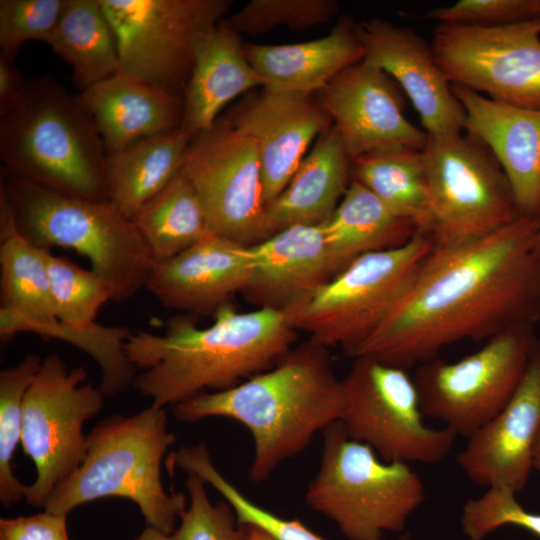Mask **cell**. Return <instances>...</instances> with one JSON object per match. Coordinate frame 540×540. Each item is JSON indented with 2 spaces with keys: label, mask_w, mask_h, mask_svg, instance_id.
Segmentation results:
<instances>
[{
  "label": "cell",
  "mask_w": 540,
  "mask_h": 540,
  "mask_svg": "<svg viewBox=\"0 0 540 540\" xmlns=\"http://www.w3.org/2000/svg\"><path fill=\"white\" fill-rule=\"evenodd\" d=\"M465 111L464 131L501 166L520 216L540 219V109L493 100L451 84Z\"/></svg>",
  "instance_id": "cell-20"
},
{
  "label": "cell",
  "mask_w": 540,
  "mask_h": 540,
  "mask_svg": "<svg viewBox=\"0 0 540 540\" xmlns=\"http://www.w3.org/2000/svg\"><path fill=\"white\" fill-rule=\"evenodd\" d=\"M248 251L252 273L242 294L257 308L292 310L333 278L321 225L288 227Z\"/></svg>",
  "instance_id": "cell-22"
},
{
  "label": "cell",
  "mask_w": 540,
  "mask_h": 540,
  "mask_svg": "<svg viewBox=\"0 0 540 540\" xmlns=\"http://www.w3.org/2000/svg\"><path fill=\"white\" fill-rule=\"evenodd\" d=\"M46 43L70 65L82 90L120 71L116 37L99 0H65Z\"/></svg>",
  "instance_id": "cell-31"
},
{
  "label": "cell",
  "mask_w": 540,
  "mask_h": 540,
  "mask_svg": "<svg viewBox=\"0 0 540 540\" xmlns=\"http://www.w3.org/2000/svg\"><path fill=\"white\" fill-rule=\"evenodd\" d=\"M540 219L520 216L485 237L434 247L378 329L349 357L409 369L459 341H487L540 320Z\"/></svg>",
  "instance_id": "cell-1"
},
{
  "label": "cell",
  "mask_w": 540,
  "mask_h": 540,
  "mask_svg": "<svg viewBox=\"0 0 540 540\" xmlns=\"http://www.w3.org/2000/svg\"><path fill=\"white\" fill-rule=\"evenodd\" d=\"M42 359L25 356L0 372V502L10 507L25 498L26 485L13 472V457L22 439L23 400Z\"/></svg>",
  "instance_id": "cell-34"
},
{
  "label": "cell",
  "mask_w": 540,
  "mask_h": 540,
  "mask_svg": "<svg viewBox=\"0 0 540 540\" xmlns=\"http://www.w3.org/2000/svg\"><path fill=\"white\" fill-rule=\"evenodd\" d=\"M224 117L258 152L265 206L289 183L312 141L332 126L315 94L249 92Z\"/></svg>",
  "instance_id": "cell-17"
},
{
  "label": "cell",
  "mask_w": 540,
  "mask_h": 540,
  "mask_svg": "<svg viewBox=\"0 0 540 540\" xmlns=\"http://www.w3.org/2000/svg\"><path fill=\"white\" fill-rule=\"evenodd\" d=\"M310 540H324V539L320 537L318 534H315ZM396 540H410V538L407 535H403Z\"/></svg>",
  "instance_id": "cell-46"
},
{
  "label": "cell",
  "mask_w": 540,
  "mask_h": 540,
  "mask_svg": "<svg viewBox=\"0 0 540 540\" xmlns=\"http://www.w3.org/2000/svg\"><path fill=\"white\" fill-rule=\"evenodd\" d=\"M321 229L333 277L360 257L401 247L418 233L355 180Z\"/></svg>",
  "instance_id": "cell-27"
},
{
  "label": "cell",
  "mask_w": 540,
  "mask_h": 540,
  "mask_svg": "<svg viewBox=\"0 0 540 540\" xmlns=\"http://www.w3.org/2000/svg\"><path fill=\"white\" fill-rule=\"evenodd\" d=\"M7 173L67 194L106 200L107 153L92 120L51 76L29 80L0 116Z\"/></svg>",
  "instance_id": "cell-5"
},
{
  "label": "cell",
  "mask_w": 540,
  "mask_h": 540,
  "mask_svg": "<svg viewBox=\"0 0 540 540\" xmlns=\"http://www.w3.org/2000/svg\"><path fill=\"white\" fill-rule=\"evenodd\" d=\"M401 91L387 73L362 60L315 95L353 161L392 146L423 150L427 134L404 116Z\"/></svg>",
  "instance_id": "cell-16"
},
{
  "label": "cell",
  "mask_w": 540,
  "mask_h": 540,
  "mask_svg": "<svg viewBox=\"0 0 540 540\" xmlns=\"http://www.w3.org/2000/svg\"><path fill=\"white\" fill-rule=\"evenodd\" d=\"M540 432V345L508 403L470 437L457 463L475 484L518 493L533 469Z\"/></svg>",
  "instance_id": "cell-19"
},
{
  "label": "cell",
  "mask_w": 540,
  "mask_h": 540,
  "mask_svg": "<svg viewBox=\"0 0 540 540\" xmlns=\"http://www.w3.org/2000/svg\"><path fill=\"white\" fill-rule=\"evenodd\" d=\"M75 100L92 120L107 155L170 132L183 118V98L120 71L83 89Z\"/></svg>",
  "instance_id": "cell-23"
},
{
  "label": "cell",
  "mask_w": 540,
  "mask_h": 540,
  "mask_svg": "<svg viewBox=\"0 0 540 540\" xmlns=\"http://www.w3.org/2000/svg\"><path fill=\"white\" fill-rule=\"evenodd\" d=\"M345 407L343 380L333 372L328 348L308 340L235 387L178 403L174 415L186 423L225 417L245 426L254 443L249 477L259 483L340 421Z\"/></svg>",
  "instance_id": "cell-3"
},
{
  "label": "cell",
  "mask_w": 540,
  "mask_h": 540,
  "mask_svg": "<svg viewBox=\"0 0 540 540\" xmlns=\"http://www.w3.org/2000/svg\"><path fill=\"white\" fill-rule=\"evenodd\" d=\"M84 366L68 369L58 354L42 359L23 400L21 445L36 470L25 501L44 508L54 490L82 463L86 421L102 409L104 394L87 382Z\"/></svg>",
  "instance_id": "cell-11"
},
{
  "label": "cell",
  "mask_w": 540,
  "mask_h": 540,
  "mask_svg": "<svg viewBox=\"0 0 540 540\" xmlns=\"http://www.w3.org/2000/svg\"><path fill=\"white\" fill-rule=\"evenodd\" d=\"M424 17L440 23L510 25L539 18L540 0H460Z\"/></svg>",
  "instance_id": "cell-40"
},
{
  "label": "cell",
  "mask_w": 540,
  "mask_h": 540,
  "mask_svg": "<svg viewBox=\"0 0 540 540\" xmlns=\"http://www.w3.org/2000/svg\"><path fill=\"white\" fill-rule=\"evenodd\" d=\"M263 86L247 58L240 34L224 19L206 31L197 44L180 127L194 138L213 126L229 102Z\"/></svg>",
  "instance_id": "cell-24"
},
{
  "label": "cell",
  "mask_w": 540,
  "mask_h": 540,
  "mask_svg": "<svg viewBox=\"0 0 540 540\" xmlns=\"http://www.w3.org/2000/svg\"><path fill=\"white\" fill-rule=\"evenodd\" d=\"M156 264L166 262L214 234L200 199L181 169L132 217Z\"/></svg>",
  "instance_id": "cell-32"
},
{
  "label": "cell",
  "mask_w": 540,
  "mask_h": 540,
  "mask_svg": "<svg viewBox=\"0 0 540 540\" xmlns=\"http://www.w3.org/2000/svg\"><path fill=\"white\" fill-rule=\"evenodd\" d=\"M1 190L19 231L33 244L75 250L123 302L145 287L156 265L132 219L112 202L56 191L7 173Z\"/></svg>",
  "instance_id": "cell-6"
},
{
  "label": "cell",
  "mask_w": 540,
  "mask_h": 540,
  "mask_svg": "<svg viewBox=\"0 0 540 540\" xmlns=\"http://www.w3.org/2000/svg\"><path fill=\"white\" fill-rule=\"evenodd\" d=\"M363 61L387 73L417 110L427 135L463 132L465 111L431 45L407 27L371 18L356 23Z\"/></svg>",
  "instance_id": "cell-18"
},
{
  "label": "cell",
  "mask_w": 540,
  "mask_h": 540,
  "mask_svg": "<svg viewBox=\"0 0 540 540\" xmlns=\"http://www.w3.org/2000/svg\"><path fill=\"white\" fill-rule=\"evenodd\" d=\"M431 47L451 84L540 109V17L500 26L440 23Z\"/></svg>",
  "instance_id": "cell-14"
},
{
  "label": "cell",
  "mask_w": 540,
  "mask_h": 540,
  "mask_svg": "<svg viewBox=\"0 0 540 540\" xmlns=\"http://www.w3.org/2000/svg\"><path fill=\"white\" fill-rule=\"evenodd\" d=\"M432 248L430 238L418 232L401 247L360 257L287 311L294 328L350 356L403 298Z\"/></svg>",
  "instance_id": "cell-8"
},
{
  "label": "cell",
  "mask_w": 540,
  "mask_h": 540,
  "mask_svg": "<svg viewBox=\"0 0 540 540\" xmlns=\"http://www.w3.org/2000/svg\"><path fill=\"white\" fill-rule=\"evenodd\" d=\"M245 52L264 82L263 89L306 94H316L364 58L356 23L347 16L322 38L281 45L247 44Z\"/></svg>",
  "instance_id": "cell-25"
},
{
  "label": "cell",
  "mask_w": 540,
  "mask_h": 540,
  "mask_svg": "<svg viewBox=\"0 0 540 540\" xmlns=\"http://www.w3.org/2000/svg\"><path fill=\"white\" fill-rule=\"evenodd\" d=\"M134 540H177L174 533L167 534L155 527L147 525Z\"/></svg>",
  "instance_id": "cell-43"
},
{
  "label": "cell",
  "mask_w": 540,
  "mask_h": 540,
  "mask_svg": "<svg viewBox=\"0 0 540 540\" xmlns=\"http://www.w3.org/2000/svg\"><path fill=\"white\" fill-rule=\"evenodd\" d=\"M204 483L196 475L188 474L189 503L174 531L177 540H247L245 528L238 523L232 507L226 501L213 504Z\"/></svg>",
  "instance_id": "cell-38"
},
{
  "label": "cell",
  "mask_w": 540,
  "mask_h": 540,
  "mask_svg": "<svg viewBox=\"0 0 540 540\" xmlns=\"http://www.w3.org/2000/svg\"><path fill=\"white\" fill-rule=\"evenodd\" d=\"M48 273L56 318L69 325L95 322L101 307L113 300L107 281L65 257L47 256Z\"/></svg>",
  "instance_id": "cell-35"
},
{
  "label": "cell",
  "mask_w": 540,
  "mask_h": 540,
  "mask_svg": "<svg viewBox=\"0 0 540 540\" xmlns=\"http://www.w3.org/2000/svg\"><path fill=\"white\" fill-rule=\"evenodd\" d=\"M338 11L333 0H252L225 20L238 34L258 35L280 26L310 29Z\"/></svg>",
  "instance_id": "cell-36"
},
{
  "label": "cell",
  "mask_w": 540,
  "mask_h": 540,
  "mask_svg": "<svg viewBox=\"0 0 540 540\" xmlns=\"http://www.w3.org/2000/svg\"><path fill=\"white\" fill-rule=\"evenodd\" d=\"M0 540H69L67 515L47 511L0 520Z\"/></svg>",
  "instance_id": "cell-41"
},
{
  "label": "cell",
  "mask_w": 540,
  "mask_h": 540,
  "mask_svg": "<svg viewBox=\"0 0 540 540\" xmlns=\"http://www.w3.org/2000/svg\"><path fill=\"white\" fill-rule=\"evenodd\" d=\"M65 0H1L0 54L15 58L29 40L47 42Z\"/></svg>",
  "instance_id": "cell-39"
},
{
  "label": "cell",
  "mask_w": 540,
  "mask_h": 540,
  "mask_svg": "<svg viewBox=\"0 0 540 540\" xmlns=\"http://www.w3.org/2000/svg\"><path fill=\"white\" fill-rule=\"evenodd\" d=\"M245 528L247 540H275L264 530L256 526H243Z\"/></svg>",
  "instance_id": "cell-44"
},
{
  "label": "cell",
  "mask_w": 540,
  "mask_h": 540,
  "mask_svg": "<svg viewBox=\"0 0 540 540\" xmlns=\"http://www.w3.org/2000/svg\"><path fill=\"white\" fill-rule=\"evenodd\" d=\"M118 45L120 72L183 98L201 36L228 0H99Z\"/></svg>",
  "instance_id": "cell-12"
},
{
  "label": "cell",
  "mask_w": 540,
  "mask_h": 540,
  "mask_svg": "<svg viewBox=\"0 0 540 540\" xmlns=\"http://www.w3.org/2000/svg\"><path fill=\"white\" fill-rule=\"evenodd\" d=\"M514 491L492 487L463 506L462 529L470 540H482L506 525L523 528L540 538V513L526 510Z\"/></svg>",
  "instance_id": "cell-37"
},
{
  "label": "cell",
  "mask_w": 540,
  "mask_h": 540,
  "mask_svg": "<svg viewBox=\"0 0 540 540\" xmlns=\"http://www.w3.org/2000/svg\"><path fill=\"white\" fill-rule=\"evenodd\" d=\"M248 247L212 234L156 264L145 288L167 308L214 315L247 288L252 273Z\"/></svg>",
  "instance_id": "cell-21"
},
{
  "label": "cell",
  "mask_w": 540,
  "mask_h": 540,
  "mask_svg": "<svg viewBox=\"0 0 540 540\" xmlns=\"http://www.w3.org/2000/svg\"><path fill=\"white\" fill-rule=\"evenodd\" d=\"M351 164L332 124L316 139L284 190L265 207L267 238L291 226L327 222L352 180Z\"/></svg>",
  "instance_id": "cell-26"
},
{
  "label": "cell",
  "mask_w": 540,
  "mask_h": 540,
  "mask_svg": "<svg viewBox=\"0 0 540 540\" xmlns=\"http://www.w3.org/2000/svg\"><path fill=\"white\" fill-rule=\"evenodd\" d=\"M535 249H536L537 253L540 254V230H539V232L537 234V237H536Z\"/></svg>",
  "instance_id": "cell-47"
},
{
  "label": "cell",
  "mask_w": 540,
  "mask_h": 540,
  "mask_svg": "<svg viewBox=\"0 0 540 540\" xmlns=\"http://www.w3.org/2000/svg\"><path fill=\"white\" fill-rule=\"evenodd\" d=\"M319 469L305 500L348 540H382L401 531L423 503L425 487L408 463L381 459L348 436L340 421L323 431Z\"/></svg>",
  "instance_id": "cell-7"
},
{
  "label": "cell",
  "mask_w": 540,
  "mask_h": 540,
  "mask_svg": "<svg viewBox=\"0 0 540 540\" xmlns=\"http://www.w3.org/2000/svg\"><path fill=\"white\" fill-rule=\"evenodd\" d=\"M422 156L434 247L474 241L520 217L501 166L467 133L427 135Z\"/></svg>",
  "instance_id": "cell-9"
},
{
  "label": "cell",
  "mask_w": 540,
  "mask_h": 540,
  "mask_svg": "<svg viewBox=\"0 0 540 540\" xmlns=\"http://www.w3.org/2000/svg\"><path fill=\"white\" fill-rule=\"evenodd\" d=\"M538 343L534 326L521 325L455 362L435 358L421 364L413 380L424 416L470 437L511 399Z\"/></svg>",
  "instance_id": "cell-10"
},
{
  "label": "cell",
  "mask_w": 540,
  "mask_h": 540,
  "mask_svg": "<svg viewBox=\"0 0 540 540\" xmlns=\"http://www.w3.org/2000/svg\"><path fill=\"white\" fill-rule=\"evenodd\" d=\"M533 469L540 474V432L537 437L533 452Z\"/></svg>",
  "instance_id": "cell-45"
},
{
  "label": "cell",
  "mask_w": 540,
  "mask_h": 540,
  "mask_svg": "<svg viewBox=\"0 0 540 540\" xmlns=\"http://www.w3.org/2000/svg\"><path fill=\"white\" fill-rule=\"evenodd\" d=\"M539 345H540V338H539Z\"/></svg>",
  "instance_id": "cell-48"
},
{
  "label": "cell",
  "mask_w": 540,
  "mask_h": 540,
  "mask_svg": "<svg viewBox=\"0 0 540 540\" xmlns=\"http://www.w3.org/2000/svg\"><path fill=\"white\" fill-rule=\"evenodd\" d=\"M343 379L346 407L340 420L352 439L388 462L435 464L452 449L457 435L430 428L407 370L357 357Z\"/></svg>",
  "instance_id": "cell-13"
},
{
  "label": "cell",
  "mask_w": 540,
  "mask_h": 540,
  "mask_svg": "<svg viewBox=\"0 0 540 540\" xmlns=\"http://www.w3.org/2000/svg\"><path fill=\"white\" fill-rule=\"evenodd\" d=\"M0 228V325L56 320L47 265L50 249L33 244L21 234L2 190Z\"/></svg>",
  "instance_id": "cell-28"
},
{
  "label": "cell",
  "mask_w": 540,
  "mask_h": 540,
  "mask_svg": "<svg viewBox=\"0 0 540 540\" xmlns=\"http://www.w3.org/2000/svg\"><path fill=\"white\" fill-rule=\"evenodd\" d=\"M28 82L17 68L15 58L0 54V116L16 106Z\"/></svg>",
  "instance_id": "cell-42"
},
{
  "label": "cell",
  "mask_w": 540,
  "mask_h": 540,
  "mask_svg": "<svg viewBox=\"0 0 540 540\" xmlns=\"http://www.w3.org/2000/svg\"><path fill=\"white\" fill-rule=\"evenodd\" d=\"M181 169L196 188L214 234L245 246L267 238L261 167L251 137L220 116L192 138Z\"/></svg>",
  "instance_id": "cell-15"
},
{
  "label": "cell",
  "mask_w": 540,
  "mask_h": 540,
  "mask_svg": "<svg viewBox=\"0 0 540 540\" xmlns=\"http://www.w3.org/2000/svg\"><path fill=\"white\" fill-rule=\"evenodd\" d=\"M351 178L429 237L430 200L421 150L392 146L372 151L352 161Z\"/></svg>",
  "instance_id": "cell-30"
},
{
  "label": "cell",
  "mask_w": 540,
  "mask_h": 540,
  "mask_svg": "<svg viewBox=\"0 0 540 540\" xmlns=\"http://www.w3.org/2000/svg\"><path fill=\"white\" fill-rule=\"evenodd\" d=\"M30 332L46 338H57L86 352L101 370L99 388L105 396L126 391L136 378V367L129 360L125 343L131 334L124 326H104L96 322L73 326L58 319L46 322H17L0 326L2 340L17 333Z\"/></svg>",
  "instance_id": "cell-33"
},
{
  "label": "cell",
  "mask_w": 540,
  "mask_h": 540,
  "mask_svg": "<svg viewBox=\"0 0 540 540\" xmlns=\"http://www.w3.org/2000/svg\"><path fill=\"white\" fill-rule=\"evenodd\" d=\"M191 317L173 316L163 335L137 330L126 340L129 360L142 370L132 387L156 406L235 387L272 368L297 338L287 311L238 312L227 304L206 328Z\"/></svg>",
  "instance_id": "cell-2"
},
{
  "label": "cell",
  "mask_w": 540,
  "mask_h": 540,
  "mask_svg": "<svg viewBox=\"0 0 540 540\" xmlns=\"http://www.w3.org/2000/svg\"><path fill=\"white\" fill-rule=\"evenodd\" d=\"M175 442L164 407L151 404L133 415L103 419L87 435L82 463L54 490L44 511L68 515L91 501L120 497L138 506L147 525L174 533L187 498L165 491L161 464Z\"/></svg>",
  "instance_id": "cell-4"
},
{
  "label": "cell",
  "mask_w": 540,
  "mask_h": 540,
  "mask_svg": "<svg viewBox=\"0 0 540 540\" xmlns=\"http://www.w3.org/2000/svg\"><path fill=\"white\" fill-rule=\"evenodd\" d=\"M191 140V136L178 127L108 154L107 199L132 219L181 170Z\"/></svg>",
  "instance_id": "cell-29"
}]
</instances>
